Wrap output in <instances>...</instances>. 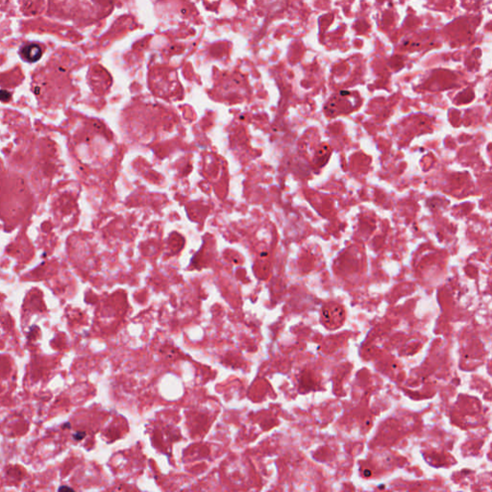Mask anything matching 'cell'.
Returning <instances> with one entry per match:
<instances>
[{
	"label": "cell",
	"mask_w": 492,
	"mask_h": 492,
	"mask_svg": "<svg viewBox=\"0 0 492 492\" xmlns=\"http://www.w3.org/2000/svg\"><path fill=\"white\" fill-rule=\"evenodd\" d=\"M19 55L25 62L35 63L41 59L43 55V49L37 44L25 45L19 49Z\"/></svg>",
	"instance_id": "1"
}]
</instances>
